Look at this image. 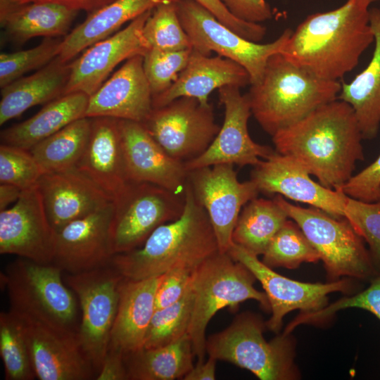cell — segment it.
<instances>
[{
  "mask_svg": "<svg viewBox=\"0 0 380 380\" xmlns=\"http://www.w3.org/2000/svg\"><path fill=\"white\" fill-rule=\"evenodd\" d=\"M192 342L188 334L168 345L142 348L124 355L129 380L183 379L192 369Z\"/></svg>",
  "mask_w": 380,
  "mask_h": 380,
  "instance_id": "1f68e13d",
  "label": "cell"
},
{
  "mask_svg": "<svg viewBox=\"0 0 380 380\" xmlns=\"http://www.w3.org/2000/svg\"><path fill=\"white\" fill-rule=\"evenodd\" d=\"M262 262L272 267L297 268L303 262H317L320 256L298 224L289 218L263 253Z\"/></svg>",
  "mask_w": 380,
  "mask_h": 380,
  "instance_id": "e575fe53",
  "label": "cell"
},
{
  "mask_svg": "<svg viewBox=\"0 0 380 380\" xmlns=\"http://www.w3.org/2000/svg\"><path fill=\"white\" fill-rule=\"evenodd\" d=\"M184 195L179 217L159 226L140 247L113 257L110 265L125 278L140 280L177 267L196 269L219 251L209 217L188 180Z\"/></svg>",
  "mask_w": 380,
  "mask_h": 380,
  "instance_id": "3957f363",
  "label": "cell"
},
{
  "mask_svg": "<svg viewBox=\"0 0 380 380\" xmlns=\"http://www.w3.org/2000/svg\"><path fill=\"white\" fill-rule=\"evenodd\" d=\"M367 0H347L329 11L307 16L292 31L281 53L294 65L329 81H339L374 42Z\"/></svg>",
  "mask_w": 380,
  "mask_h": 380,
  "instance_id": "7a4b0ae2",
  "label": "cell"
},
{
  "mask_svg": "<svg viewBox=\"0 0 380 380\" xmlns=\"http://www.w3.org/2000/svg\"><path fill=\"white\" fill-rule=\"evenodd\" d=\"M77 13L56 4L31 2L21 4L0 23L8 39L23 44L36 37H65Z\"/></svg>",
  "mask_w": 380,
  "mask_h": 380,
  "instance_id": "4dcf8cb0",
  "label": "cell"
},
{
  "mask_svg": "<svg viewBox=\"0 0 380 380\" xmlns=\"http://www.w3.org/2000/svg\"><path fill=\"white\" fill-rule=\"evenodd\" d=\"M227 253L247 267L262 284L272 312L266 327L276 333L282 326L284 317L289 312L316 311L326 306L329 293L347 292L353 289L351 282L346 279L326 284L305 283L289 279L273 271L257 255L234 243Z\"/></svg>",
  "mask_w": 380,
  "mask_h": 380,
  "instance_id": "5bb4252c",
  "label": "cell"
},
{
  "mask_svg": "<svg viewBox=\"0 0 380 380\" xmlns=\"http://www.w3.org/2000/svg\"><path fill=\"white\" fill-rule=\"evenodd\" d=\"M289 218L274 199L256 197L242 208L232 233V241L257 256L263 255Z\"/></svg>",
  "mask_w": 380,
  "mask_h": 380,
  "instance_id": "d6a6232c",
  "label": "cell"
},
{
  "mask_svg": "<svg viewBox=\"0 0 380 380\" xmlns=\"http://www.w3.org/2000/svg\"><path fill=\"white\" fill-rule=\"evenodd\" d=\"M369 23L374 36L372 57L352 81L341 83L338 97L351 106L367 140L376 138L380 128V8H370Z\"/></svg>",
  "mask_w": 380,
  "mask_h": 380,
  "instance_id": "f1b7e54d",
  "label": "cell"
},
{
  "mask_svg": "<svg viewBox=\"0 0 380 380\" xmlns=\"http://www.w3.org/2000/svg\"><path fill=\"white\" fill-rule=\"evenodd\" d=\"M380 186V155L342 186L347 196L367 203L376 201Z\"/></svg>",
  "mask_w": 380,
  "mask_h": 380,
  "instance_id": "ee69618b",
  "label": "cell"
},
{
  "mask_svg": "<svg viewBox=\"0 0 380 380\" xmlns=\"http://www.w3.org/2000/svg\"><path fill=\"white\" fill-rule=\"evenodd\" d=\"M0 355L6 380L36 378L21 325L10 310L0 313Z\"/></svg>",
  "mask_w": 380,
  "mask_h": 380,
  "instance_id": "d590c367",
  "label": "cell"
},
{
  "mask_svg": "<svg viewBox=\"0 0 380 380\" xmlns=\"http://www.w3.org/2000/svg\"><path fill=\"white\" fill-rule=\"evenodd\" d=\"M273 199L300 227L319 253L331 279L347 276L371 281L379 274L365 241L346 217L292 204L281 195Z\"/></svg>",
  "mask_w": 380,
  "mask_h": 380,
  "instance_id": "ba28073f",
  "label": "cell"
},
{
  "mask_svg": "<svg viewBox=\"0 0 380 380\" xmlns=\"http://www.w3.org/2000/svg\"><path fill=\"white\" fill-rule=\"evenodd\" d=\"M236 18L249 23H261L272 19L273 13L266 0H220Z\"/></svg>",
  "mask_w": 380,
  "mask_h": 380,
  "instance_id": "7dc6e473",
  "label": "cell"
},
{
  "mask_svg": "<svg viewBox=\"0 0 380 380\" xmlns=\"http://www.w3.org/2000/svg\"><path fill=\"white\" fill-rule=\"evenodd\" d=\"M111 265L69 274L64 281L77 296L82 315L79 327L81 346L96 373L108 350L116 317L120 285L123 279Z\"/></svg>",
  "mask_w": 380,
  "mask_h": 380,
  "instance_id": "8fae6325",
  "label": "cell"
},
{
  "mask_svg": "<svg viewBox=\"0 0 380 380\" xmlns=\"http://www.w3.org/2000/svg\"><path fill=\"white\" fill-rule=\"evenodd\" d=\"M89 96L72 92L47 103L27 120L1 132V144L30 150L70 123L86 117Z\"/></svg>",
  "mask_w": 380,
  "mask_h": 380,
  "instance_id": "f546056e",
  "label": "cell"
},
{
  "mask_svg": "<svg viewBox=\"0 0 380 380\" xmlns=\"http://www.w3.org/2000/svg\"><path fill=\"white\" fill-rule=\"evenodd\" d=\"M44 174L29 150L1 144L0 183H8L22 190L37 185Z\"/></svg>",
  "mask_w": 380,
  "mask_h": 380,
  "instance_id": "60d3db41",
  "label": "cell"
},
{
  "mask_svg": "<svg viewBox=\"0 0 380 380\" xmlns=\"http://www.w3.org/2000/svg\"><path fill=\"white\" fill-rule=\"evenodd\" d=\"M141 123L169 156L183 163L201 155L220 129L211 104L186 96L153 108Z\"/></svg>",
  "mask_w": 380,
  "mask_h": 380,
  "instance_id": "7c38bea8",
  "label": "cell"
},
{
  "mask_svg": "<svg viewBox=\"0 0 380 380\" xmlns=\"http://www.w3.org/2000/svg\"><path fill=\"white\" fill-rule=\"evenodd\" d=\"M341 89L339 81L321 79L277 53L268 58L262 79L251 84L246 95L252 115L272 136L338 99Z\"/></svg>",
  "mask_w": 380,
  "mask_h": 380,
  "instance_id": "277c9868",
  "label": "cell"
},
{
  "mask_svg": "<svg viewBox=\"0 0 380 380\" xmlns=\"http://www.w3.org/2000/svg\"><path fill=\"white\" fill-rule=\"evenodd\" d=\"M56 231L36 186L23 190L14 205L0 211V253L53 263Z\"/></svg>",
  "mask_w": 380,
  "mask_h": 380,
  "instance_id": "e0dca14e",
  "label": "cell"
},
{
  "mask_svg": "<svg viewBox=\"0 0 380 380\" xmlns=\"http://www.w3.org/2000/svg\"><path fill=\"white\" fill-rule=\"evenodd\" d=\"M275 151L293 158L322 185L336 191L365 158L364 139L355 114L346 102L327 103L272 136Z\"/></svg>",
  "mask_w": 380,
  "mask_h": 380,
  "instance_id": "6da1fadb",
  "label": "cell"
},
{
  "mask_svg": "<svg viewBox=\"0 0 380 380\" xmlns=\"http://www.w3.org/2000/svg\"><path fill=\"white\" fill-rule=\"evenodd\" d=\"M149 49L180 51L192 49L190 39L177 15L176 3L156 7L144 26Z\"/></svg>",
  "mask_w": 380,
  "mask_h": 380,
  "instance_id": "74e56055",
  "label": "cell"
},
{
  "mask_svg": "<svg viewBox=\"0 0 380 380\" xmlns=\"http://www.w3.org/2000/svg\"><path fill=\"white\" fill-rule=\"evenodd\" d=\"M191 284L185 295L175 303L156 309L149 324L143 348H153L173 343L188 334L192 308Z\"/></svg>",
  "mask_w": 380,
  "mask_h": 380,
  "instance_id": "8d00e7d4",
  "label": "cell"
},
{
  "mask_svg": "<svg viewBox=\"0 0 380 380\" xmlns=\"http://www.w3.org/2000/svg\"><path fill=\"white\" fill-rule=\"evenodd\" d=\"M20 5L18 0H0V22Z\"/></svg>",
  "mask_w": 380,
  "mask_h": 380,
  "instance_id": "f5cc1de1",
  "label": "cell"
},
{
  "mask_svg": "<svg viewBox=\"0 0 380 380\" xmlns=\"http://www.w3.org/2000/svg\"><path fill=\"white\" fill-rule=\"evenodd\" d=\"M124 354L108 349L97 373L96 380H129Z\"/></svg>",
  "mask_w": 380,
  "mask_h": 380,
  "instance_id": "c3c4849f",
  "label": "cell"
},
{
  "mask_svg": "<svg viewBox=\"0 0 380 380\" xmlns=\"http://www.w3.org/2000/svg\"><path fill=\"white\" fill-rule=\"evenodd\" d=\"M240 89L224 86L218 89L220 101L224 107L222 126L201 155L184 163L188 172L217 164L255 166L275 151L251 137L248 129L251 106L246 94H242Z\"/></svg>",
  "mask_w": 380,
  "mask_h": 380,
  "instance_id": "9a60e30c",
  "label": "cell"
},
{
  "mask_svg": "<svg viewBox=\"0 0 380 380\" xmlns=\"http://www.w3.org/2000/svg\"><path fill=\"white\" fill-rule=\"evenodd\" d=\"M23 190L13 184L1 183L0 184V211L8 208L12 203L19 198Z\"/></svg>",
  "mask_w": 380,
  "mask_h": 380,
  "instance_id": "816d5d0a",
  "label": "cell"
},
{
  "mask_svg": "<svg viewBox=\"0 0 380 380\" xmlns=\"http://www.w3.org/2000/svg\"><path fill=\"white\" fill-rule=\"evenodd\" d=\"M217 360L208 357L205 362H197L192 369L184 376V380H214Z\"/></svg>",
  "mask_w": 380,
  "mask_h": 380,
  "instance_id": "f907efd6",
  "label": "cell"
},
{
  "mask_svg": "<svg viewBox=\"0 0 380 380\" xmlns=\"http://www.w3.org/2000/svg\"><path fill=\"white\" fill-rule=\"evenodd\" d=\"M113 211L111 202L56 232L53 263L69 274L110 265L115 255L110 232Z\"/></svg>",
  "mask_w": 380,
  "mask_h": 380,
  "instance_id": "ffe728a7",
  "label": "cell"
},
{
  "mask_svg": "<svg viewBox=\"0 0 380 380\" xmlns=\"http://www.w3.org/2000/svg\"><path fill=\"white\" fill-rule=\"evenodd\" d=\"M375 203H376L378 205H380V186H379V194H378L377 199H376V201Z\"/></svg>",
  "mask_w": 380,
  "mask_h": 380,
  "instance_id": "db71d44e",
  "label": "cell"
},
{
  "mask_svg": "<svg viewBox=\"0 0 380 380\" xmlns=\"http://www.w3.org/2000/svg\"><path fill=\"white\" fill-rule=\"evenodd\" d=\"M119 123L129 180L184 194L188 180L184 163L169 156L141 122L119 120Z\"/></svg>",
  "mask_w": 380,
  "mask_h": 380,
  "instance_id": "44dd1931",
  "label": "cell"
},
{
  "mask_svg": "<svg viewBox=\"0 0 380 380\" xmlns=\"http://www.w3.org/2000/svg\"><path fill=\"white\" fill-rule=\"evenodd\" d=\"M163 277V274L140 280L123 277L108 349L125 355L143 348L156 310V291Z\"/></svg>",
  "mask_w": 380,
  "mask_h": 380,
  "instance_id": "484cf974",
  "label": "cell"
},
{
  "mask_svg": "<svg viewBox=\"0 0 380 380\" xmlns=\"http://www.w3.org/2000/svg\"><path fill=\"white\" fill-rule=\"evenodd\" d=\"M63 39L45 37L30 49L0 55V87L11 83L30 70H39L58 56Z\"/></svg>",
  "mask_w": 380,
  "mask_h": 380,
  "instance_id": "f35d334b",
  "label": "cell"
},
{
  "mask_svg": "<svg viewBox=\"0 0 380 380\" xmlns=\"http://www.w3.org/2000/svg\"><path fill=\"white\" fill-rule=\"evenodd\" d=\"M77 168L112 200L129 182L119 119L91 118L89 139Z\"/></svg>",
  "mask_w": 380,
  "mask_h": 380,
  "instance_id": "cb8c5ba5",
  "label": "cell"
},
{
  "mask_svg": "<svg viewBox=\"0 0 380 380\" xmlns=\"http://www.w3.org/2000/svg\"><path fill=\"white\" fill-rule=\"evenodd\" d=\"M91 118L78 119L29 151L44 173L77 167L87 145Z\"/></svg>",
  "mask_w": 380,
  "mask_h": 380,
  "instance_id": "836d02e7",
  "label": "cell"
},
{
  "mask_svg": "<svg viewBox=\"0 0 380 380\" xmlns=\"http://www.w3.org/2000/svg\"><path fill=\"white\" fill-rule=\"evenodd\" d=\"M13 313L21 325L36 378L96 379L97 373L81 346L78 332L58 329Z\"/></svg>",
  "mask_w": 380,
  "mask_h": 380,
  "instance_id": "2e32d148",
  "label": "cell"
},
{
  "mask_svg": "<svg viewBox=\"0 0 380 380\" xmlns=\"http://www.w3.org/2000/svg\"><path fill=\"white\" fill-rule=\"evenodd\" d=\"M184 204V194L148 182L129 181L113 199L114 254L140 247L156 228L179 217Z\"/></svg>",
  "mask_w": 380,
  "mask_h": 380,
  "instance_id": "30bf717a",
  "label": "cell"
},
{
  "mask_svg": "<svg viewBox=\"0 0 380 380\" xmlns=\"http://www.w3.org/2000/svg\"><path fill=\"white\" fill-rule=\"evenodd\" d=\"M233 166L217 164L188 172V182L209 217L221 253H227L233 243L242 208L260 192L252 180L239 182Z\"/></svg>",
  "mask_w": 380,
  "mask_h": 380,
  "instance_id": "4fadbf2b",
  "label": "cell"
},
{
  "mask_svg": "<svg viewBox=\"0 0 380 380\" xmlns=\"http://www.w3.org/2000/svg\"><path fill=\"white\" fill-rule=\"evenodd\" d=\"M252 180L260 192L310 205L338 218L344 217L347 196L315 182L296 160L276 151L253 166Z\"/></svg>",
  "mask_w": 380,
  "mask_h": 380,
  "instance_id": "ac0fdd59",
  "label": "cell"
},
{
  "mask_svg": "<svg viewBox=\"0 0 380 380\" xmlns=\"http://www.w3.org/2000/svg\"><path fill=\"white\" fill-rule=\"evenodd\" d=\"M350 308L369 311L380 321V273L371 281L369 286L352 296L343 298L314 312H300L283 333L290 334L300 324L324 320L341 310Z\"/></svg>",
  "mask_w": 380,
  "mask_h": 380,
  "instance_id": "b9f144b4",
  "label": "cell"
},
{
  "mask_svg": "<svg viewBox=\"0 0 380 380\" xmlns=\"http://www.w3.org/2000/svg\"><path fill=\"white\" fill-rule=\"evenodd\" d=\"M133 56L89 96L86 117H109L142 122L153 109V94L143 67Z\"/></svg>",
  "mask_w": 380,
  "mask_h": 380,
  "instance_id": "7402d4cb",
  "label": "cell"
},
{
  "mask_svg": "<svg viewBox=\"0 0 380 380\" xmlns=\"http://www.w3.org/2000/svg\"><path fill=\"white\" fill-rule=\"evenodd\" d=\"M192 49L164 51L149 49L143 56L144 70L153 96L166 91L186 67Z\"/></svg>",
  "mask_w": 380,
  "mask_h": 380,
  "instance_id": "ab89813d",
  "label": "cell"
},
{
  "mask_svg": "<svg viewBox=\"0 0 380 380\" xmlns=\"http://www.w3.org/2000/svg\"><path fill=\"white\" fill-rule=\"evenodd\" d=\"M153 10L148 11L122 30L91 45L70 62V73L63 95L82 92L92 95L110 72L122 61L144 56L149 49L144 35V26Z\"/></svg>",
  "mask_w": 380,
  "mask_h": 380,
  "instance_id": "d6986e66",
  "label": "cell"
},
{
  "mask_svg": "<svg viewBox=\"0 0 380 380\" xmlns=\"http://www.w3.org/2000/svg\"><path fill=\"white\" fill-rule=\"evenodd\" d=\"M265 326L259 316L243 312L226 329L206 338V353L246 369L261 380L298 379L293 338L283 333L267 341Z\"/></svg>",
  "mask_w": 380,
  "mask_h": 380,
  "instance_id": "52a82bcc",
  "label": "cell"
},
{
  "mask_svg": "<svg viewBox=\"0 0 380 380\" xmlns=\"http://www.w3.org/2000/svg\"><path fill=\"white\" fill-rule=\"evenodd\" d=\"M37 186L49 220L56 232L68 223L113 202L105 191L77 167L44 173Z\"/></svg>",
  "mask_w": 380,
  "mask_h": 380,
  "instance_id": "603a6c76",
  "label": "cell"
},
{
  "mask_svg": "<svg viewBox=\"0 0 380 380\" xmlns=\"http://www.w3.org/2000/svg\"><path fill=\"white\" fill-rule=\"evenodd\" d=\"M344 217L367 243L373 264L380 273V205L348 196Z\"/></svg>",
  "mask_w": 380,
  "mask_h": 380,
  "instance_id": "7bdbcfd3",
  "label": "cell"
},
{
  "mask_svg": "<svg viewBox=\"0 0 380 380\" xmlns=\"http://www.w3.org/2000/svg\"><path fill=\"white\" fill-rule=\"evenodd\" d=\"M70 73V62L58 56L27 77L1 88L0 125L19 117L29 108L47 103L63 95Z\"/></svg>",
  "mask_w": 380,
  "mask_h": 380,
  "instance_id": "83f0119b",
  "label": "cell"
},
{
  "mask_svg": "<svg viewBox=\"0 0 380 380\" xmlns=\"http://www.w3.org/2000/svg\"><path fill=\"white\" fill-rule=\"evenodd\" d=\"M208 9L220 23L241 35L255 42L265 36L266 27L260 23L241 20L234 16L220 0H194Z\"/></svg>",
  "mask_w": 380,
  "mask_h": 380,
  "instance_id": "bcb514c9",
  "label": "cell"
},
{
  "mask_svg": "<svg viewBox=\"0 0 380 380\" xmlns=\"http://www.w3.org/2000/svg\"><path fill=\"white\" fill-rule=\"evenodd\" d=\"M176 8L192 49L207 56L215 52L235 61L248 72L251 84L260 81L268 58L282 51L293 31L287 28L273 42L262 44L238 34L194 0H179Z\"/></svg>",
  "mask_w": 380,
  "mask_h": 380,
  "instance_id": "9c48e42d",
  "label": "cell"
},
{
  "mask_svg": "<svg viewBox=\"0 0 380 380\" xmlns=\"http://www.w3.org/2000/svg\"><path fill=\"white\" fill-rule=\"evenodd\" d=\"M256 280L251 272L228 253L217 252L199 265L193 272L191 289L194 302L188 329L197 362H204L205 330L211 318L224 308L236 310L247 300L260 303L270 310L265 293L254 287Z\"/></svg>",
  "mask_w": 380,
  "mask_h": 380,
  "instance_id": "8992f818",
  "label": "cell"
},
{
  "mask_svg": "<svg viewBox=\"0 0 380 380\" xmlns=\"http://www.w3.org/2000/svg\"><path fill=\"white\" fill-rule=\"evenodd\" d=\"M179 0H115L88 14L87 18L63 39L58 58L70 62L80 52L115 32L126 23L166 4Z\"/></svg>",
  "mask_w": 380,
  "mask_h": 380,
  "instance_id": "4316f807",
  "label": "cell"
},
{
  "mask_svg": "<svg viewBox=\"0 0 380 380\" xmlns=\"http://www.w3.org/2000/svg\"><path fill=\"white\" fill-rule=\"evenodd\" d=\"M21 4L31 2H47L58 4L68 8L90 14L115 0H18Z\"/></svg>",
  "mask_w": 380,
  "mask_h": 380,
  "instance_id": "681fc988",
  "label": "cell"
},
{
  "mask_svg": "<svg viewBox=\"0 0 380 380\" xmlns=\"http://www.w3.org/2000/svg\"><path fill=\"white\" fill-rule=\"evenodd\" d=\"M62 269L19 257L1 272L10 310L52 327L79 332L78 306L63 283Z\"/></svg>",
  "mask_w": 380,
  "mask_h": 380,
  "instance_id": "5b68a950",
  "label": "cell"
},
{
  "mask_svg": "<svg viewBox=\"0 0 380 380\" xmlns=\"http://www.w3.org/2000/svg\"><path fill=\"white\" fill-rule=\"evenodd\" d=\"M248 84L249 74L235 61L218 55H204L192 49L188 63L177 80L166 91L153 96V108L182 96L208 104V96L215 89L224 86L242 88Z\"/></svg>",
  "mask_w": 380,
  "mask_h": 380,
  "instance_id": "d4e9b609",
  "label": "cell"
},
{
  "mask_svg": "<svg viewBox=\"0 0 380 380\" xmlns=\"http://www.w3.org/2000/svg\"><path fill=\"white\" fill-rule=\"evenodd\" d=\"M370 4L373 3V2H375V1H379L380 0H367Z\"/></svg>",
  "mask_w": 380,
  "mask_h": 380,
  "instance_id": "11a10c76",
  "label": "cell"
},
{
  "mask_svg": "<svg viewBox=\"0 0 380 380\" xmlns=\"http://www.w3.org/2000/svg\"><path fill=\"white\" fill-rule=\"evenodd\" d=\"M195 269L177 267L163 274L156 295V309L179 300L189 289Z\"/></svg>",
  "mask_w": 380,
  "mask_h": 380,
  "instance_id": "f6af8a7d",
  "label": "cell"
}]
</instances>
